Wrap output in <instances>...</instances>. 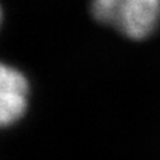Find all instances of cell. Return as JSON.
Listing matches in <instances>:
<instances>
[{"label": "cell", "mask_w": 160, "mask_h": 160, "mask_svg": "<svg viewBox=\"0 0 160 160\" xmlns=\"http://www.w3.org/2000/svg\"><path fill=\"white\" fill-rule=\"evenodd\" d=\"M94 18L131 39H145L160 21V0H91Z\"/></svg>", "instance_id": "6da1fadb"}, {"label": "cell", "mask_w": 160, "mask_h": 160, "mask_svg": "<svg viewBox=\"0 0 160 160\" xmlns=\"http://www.w3.org/2000/svg\"><path fill=\"white\" fill-rule=\"evenodd\" d=\"M30 84L16 68L0 62V128L14 125L28 107Z\"/></svg>", "instance_id": "7a4b0ae2"}, {"label": "cell", "mask_w": 160, "mask_h": 160, "mask_svg": "<svg viewBox=\"0 0 160 160\" xmlns=\"http://www.w3.org/2000/svg\"><path fill=\"white\" fill-rule=\"evenodd\" d=\"M2 20H3V13H2V7H0V24H2Z\"/></svg>", "instance_id": "3957f363"}]
</instances>
